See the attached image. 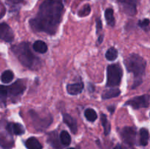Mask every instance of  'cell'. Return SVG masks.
Instances as JSON below:
<instances>
[{
  "label": "cell",
  "instance_id": "cell-1",
  "mask_svg": "<svg viewBox=\"0 0 150 149\" xmlns=\"http://www.w3.org/2000/svg\"><path fill=\"white\" fill-rule=\"evenodd\" d=\"M63 9L62 0H44L36 17L29 20L32 29L35 32L55 34L62 20Z\"/></svg>",
  "mask_w": 150,
  "mask_h": 149
},
{
  "label": "cell",
  "instance_id": "cell-2",
  "mask_svg": "<svg viewBox=\"0 0 150 149\" xmlns=\"http://www.w3.org/2000/svg\"><path fill=\"white\" fill-rule=\"evenodd\" d=\"M125 64L127 71L134 74L136 78L133 89L136 88L142 83V77L145 72L146 62L142 56L136 53L130 54L125 60Z\"/></svg>",
  "mask_w": 150,
  "mask_h": 149
},
{
  "label": "cell",
  "instance_id": "cell-3",
  "mask_svg": "<svg viewBox=\"0 0 150 149\" xmlns=\"http://www.w3.org/2000/svg\"><path fill=\"white\" fill-rule=\"evenodd\" d=\"M12 51L24 67L33 70L39 64V59L32 53L27 42H21L15 45L12 48Z\"/></svg>",
  "mask_w": 150,
  "mask_h": 149
},
{
  "label": "cell",
  "instance_id": "cell-4",
  "mask_svg": "<svg viewBox=\"0 0 150 149\" xmlns=\"http://www.w3.org/2000/svg\"><path fill=\"white\" fill-rule=\"evenodd\" d=\"M122 69L120 64H111L107 68V83L108 87L117 86L121 83L122 77Z\"/></svg>",
  "mask_w": 150,
  "mask_h": 149
},
{
  "label": "cell",
  "instance_id": "cell-5",
  "mask_svg": "<svg viewBox=\"0 0 150 149\" xmlns=\"http://www.w3.org/2000/svg\"><path fill=\"white\" fill-rule=\"evenodd\" d=\"M125 105H130L134 109L148 108L149 105V96L148 94H146L137 96V97H135L133 99L127 101Z\"/></svg>",
  "mask_w": 150,
  "mask_h": 149
},
{
  "label": "cell",
  "instance_id": "cell-6",
  "mask_svg": "<svg viewBox=\"0 0 150 149\" xmlns=\"http://www.w3.org/2000/svg\"><path fill=\"white\" fill-rule=\"evenodd\" d=\"M121 136L122 140L127 144L133 145L136 143V130L133 127H125L121 132Z\"/></svg>",
  "mask_w": 150,
  "mask_h": 149
},
{
  "label": "cell",
  "instance_id": "cell-7",
  "mask_svg": "<svg viewBox=\"0 0 150 149\" xmlns=\"http://www.w3.org/2000/svg\"><path fill=\"white\" fill-rule=\"evenodd\" d=\"M26 86L22 80H18L12 85L7 87V93L12 96H18L24 91Z\"/></svg>",
  "mask_w": 150,
  "mask_h": 149
},
{
  "label": "cell",
  "instance_id": "cell-8",
  "mask_svg": "<svg viewBox=\"0 0 150 149\" xmlns=\"http://www.w3.org/2000/svg\"><path fill=\"white\" fill-rule=\"evenodd\" d=\"M0 144L4 148H9L13 145V137L6 129V125L4 126V129L0 127Z\"/></svg>",
  "mask_w": 150,
  "mask_h": 149
},
{
  "label": "cell",
  "instance_id": "cell-9",
  "mask_svg": "<svg viewBox=\"0 0 150 149\" xmlns=\"http://www.w3.org/2000/svg\"><path fill=\"white\" fill-rule=\"evenodd\" d=\"M0 39L5 42H12L14 39L13 30L7 23H0Z\"/></svg>",
  "mask_w": 150,
  "mask_h": 149
},
{
  "label": "cell",
  "instance_id": "cell-10",
  "mask_svg": "<svg viewBox=\"0 0 150 149\" xmlns=\"http://www.w3.org/2000/svg\"><path fill=\"white\" fill-rule=\"evenodd\" d=\"M30 114L31 117L35 123V127H36L35 128H38V129H40V128H47L52 122L51 117H48V118H45V119H41L33 110L30 111Z\"/></svg>",
  "mask_w": 150,
  "mask_h": 149
},
{
  "label": "cell",
  "instance_id": "cell-11",
  "mask_svg": "<svg viewBox=\"0 0 150 149\" xmlns=\"http://www.w3.org/2000/svg\"><path fill=\"white\" fill-rule=\"evenodd\" d=\"M117 1L122 4L126 13L130 15L136 14V6L139 0H117Z\"/></svg>",
  "mask_w": 150,
  "mask_h": 149
},
{
  "label": "cell",
  "instance_id": "cell-12",
  "mask_svg": "<svg viewBox=\"0 0 150 149\" xmlns=\"http://www.w3.org/2000/svg\"><path fill=\"white\" fill-rule=\"evenodd\" d=\"M6 129L8 132L11 134L21 135V134H24L25 132V129L23 126L18 123H7Z\"/></svg>",
  "mask_w": 150,
  "mask_h": 149
},
{
  "label": "cell",
  "instance_id": "cell-13",
  "mask_svg": "<svg viewBox=\"0 0 150 149\" xmlns=\"http://www.w3.org/2000/svg\"><path fill=\"white\" fill-rule=\"evenodd\" d=\"M63 120H64V122L68 126L70 131H71L73 134H76L78 131V126L75 118H73V117H72L71 115H69V114H64V116H63Z\"/></svg>",
  "mask_w": 150,
  "mask_h": 149
},
{
  "label": "cell",
  "instance_id": "cell-14",
  "mask_svg": "<svg viewBox=\"0 0 150 149\" xmlns=\"http://www.w3.org/2000/svg\"><path fill=\"white\" fill-rule=\"evenodd\" d=\"M83 89V83H80L68 84L67 86V91L70 95H77L80 93Z\"/></svg>",
  "mask_w": 150,
  "mask_h": 149
},
{
  "label": "cell",
  "instance_id": "cell-15",
  "mask_svg": "<svg viewBox=\"0 0 150 149\" xmlns=\"http://www.w3.org/2000/svg\"><path fill=\"white\" fill-rule=\"evenodd\" d=\"M25 144L28 149H42V145L35 137H29Z\"/></svg>",
  "mask_w": 150,
  "mask_h": 149
},
{
  "label": "cell",
  "instance_id": "cell-16",
  "mask_svg": "<svg viewBox=\"0 0 150 149\" xmlns=\"http://www.w3.org/2000/svg\"><path fill=\"white\" fill-rule=\"evenodd\" d=\"M120 93H121V91L119 89H116V88L115 89H111L103 92V93L102 94V98L103 99H111V98L120 96Z\"/></svg>",
  "mask_w": 150,
  "mask_h": 149
},
{
  "label": "cell",
  "instance_id": "cell-17",
  "mask_svg": "<svg viewBox=\"0 0 150 149\" xmlns=\"http://www.w3.org/2000/svg\"><path fill=\"white\" fill-rule=\"evenodd\" d=\"M33 49L40 53H45L48 51V46L43 41L38 40L33 44Z\"/></svg>",
  "mask_w": 150,
  "mask_h": 149
},
{
  "label": "cell",
  "instance_id": "cell-18",
  "mask_svg": "<svg viewBox=\"0 0 150 149\" xmlns=\"http://www.w3.org/2000/svg\"><path fill=\"white\" fill-rule=\"evenodd\" d=\"M105 18L107 23L111 26H114L115 25V18L114 17V10L111 8H108L105 12Z\"/></svg>",
  "mask_w": 150,
  "mask_h": 149
},
{
  "label": "cell",
  "instance_id": "cell-19",
  "mask_svg": "<svg viewBox=\"0 0 150 149\" xmlns=\"http://www.w3.org/2000/svg\"><path fill=\"white\" fill-rule=\"evenodd\" d=\"M149 138V131L146 129L142 128L140 130V143L142 145L146 146L148 144Z\"/></svg>",
  "mask_w": 150,
  "mask_h": 149
},
{
  "label": "cell",
  "instance_id": "cell-20",
  "mask_svg": "<svg viewBox=\"0 0 150 149\" xmlns=\"http://www.w3.org/2000/svg\"><path fill=\"white\" fill-rule=\"evenodd\" d=\"M13 77H14V74H13V72L10 70H6L1 74V80L3 83H8L13 80Z\"/></svg>",
  "mask_w": 150,
  "mask_h": 149
},
{
  "label": "cell",
  "instance_id": "cell-21",
  "mask_svg": "<svg viewBox=\"0 0 150 149\" xmlns=\"http://www.w3.org/2000/svg\"><path fill=\"white\" fill-rule=\"evenodd\" d=\"M84 115L88 121H92V122L95 121L97 119V118H98V115H97L96 112L95 111V110L92 109V108L86 109L84 112Z\"/></svg>",
  "mask_w": 150,
  "mask_h": 149
},
{
  "label": "cell",
  "instance_id": "cell-22",
  "mask_svg": "<svg viewBox=\"0 0 150 149\" xmlns=\"http://www.w3.org/2000/svg\"><path fill=\"white\" fill-rule=\"evenodd\" d=\"M60 140L64 145H69L71 143V137L67 131H62L60 134Z\"/></svg>",
  "mask_w": 150,
  "mask_h": 149
},
{
  "label": "cell",
  "instance_id": "cell-23",
  "mask_svg": "<svg viewBox=\"0 0 150 149\" xmlns=\"http://www.w3.org/2000/svg\"><path fill=\"white\" fill-rule=\"evenodd\" d=\"M101 123H102V125L103 127L104 133H105V135H108L111 131V124L107 120L106 115H104V114L101 115Z\"/></svg>",
  "mask_w": 150,
  "mask_h": 149
},
{
  "label": "cell",
  "instance_id": "cell-24",
  "mask_svg": "<svg viewBox=\"0 0 150 149\" xmlns=\"http://www.w3.org/2000/svg\"><path fill=\"white\" fill-rule=\"evenodd\" d=\"M118 56V51L116 48H110L105 53V58L108 61H114Z\"/></svg>",
  "mask_w": 150,
  "mask_h": 149
},
{
  "label": "cell",
  "instance_id": "cell-25",
  "mask_svg": "<svg viewBox=\"0 0 150 149\" xmlns=\"http://www.w3.org/2000/svg\"><path fill=\"white\" fill-rule=\"evenodd\" d=\"M7 96H8V93H7V86H0V99L1 101L4 102H6L7 100Z\"/></svg>",
  "mask_w": 150,
  "mask_h": 149
},
{
  "label": "cell",
  "instance_id": "cell-26",
  "mask_svg": "<svg viewBox=\"0 0 150 149\" xmlns=\"http://www.w3.org/2000/svg\"><path fill=\"white\" fill-rule=\"evenodd\" d=\"M91 12V7L89 4H86L82 9H81L80 11L79 12V15L80 17H84V16L88 15Z\"/></svg>",
  "mask_w": 150,
  "mask_h": 149
},
{
  "label": "cell",
  "instance_id": "cell-27",
  "mask_svg": "<svg viewBox=\"0 0 150 149\" xmlns=\"http://www.w3.org/2000/svg\"><path fill=\"white\" fill-rule=\"evenodd\" d=\"M139 26H140L142 29H144V30H147V29H149V20L148 18H145L142 20H139Z\"/></svg>",
  "mask_w": 150,
  "mask_h": 149
},
{
  "label": "cell",
  "instance_id": "cell-28",
  "mask_svg": "<svg viewBox=\"0 0 150 149\" xmlns=\"http://www.w3.org/2000/svg\"><path fill=\"white\" fill-rule=\"evenodd\" d=\"M96 26H97V32H99L100 31L102 30V22H101V20L100 18L97 19L96 20Z\"/></svg>",
  "mask_w": 150,
  "mask_h": 149
},
{
  "label": "cell",
  "instance_id": "cell-29",
  "mask_svg": "<svg viewBox=\"0 0 150 149\" xmlns=\"http://www.w3.org/2000/svg\"><path fill=\"white\" fill-rule=\"evenodd\" d=\"M7 1L11 4H18L21 3L23 0H7Z\"/></svg>",
  "mask_w": 150,
  "mask_h": 149
},
{
  "label": "cell",
  "instance_id": "cell-30",
  "mask_svg": "<svg viewBox=\"0 0 150 149\" xmlns=\"http://www.w3.org/2000/svg\"><path fill=\"white\" fill-rule=\"evenodd\" d=\"M103 35H100L98 38V43L100 44L103 42Z\"/></svg>",
  "mask_w": 150,
  "mask_h": 149
},
{
  "label": "cell",
  "instance_id": "cell-31",
  "mask_svg": "<svg viewBox=\"0 0 150 149\" xmlns=\"http://www.w3.org/2000/svg\"><path fill=\"white\" fill-rule=\"evenodd\" d=\"M114 149H122V146L120 145H117L116 146Z\"/></svg>",
  "mask_w": 150,
  "mask_h": 149
},
{
  "label": "cell",
  "instance_id": "cell-32",
  "mask_svg": "<svg viewBox=\"0 0 150 149\" xmlns=\"http://www.w3.org/2000/svg\"><path fill=\"white\" fill-rule=\"evenodd\" d=\"M114 108H108V110H110V111H111V112H114Z\"/></svg>",
  "mask_w": 150,
  "mask_h": 149
},
{
  "label": "cell",
  "instance_id": "cell-33",
  "mask_svg": "<svg viewBox=\"0 0 150 149\" xmlns=\"http://www.w3.org/2000/svg\"><path fill=\"white\" fill-rule=\"evenodd\" d=\"M67 149H75V148H67Z\"/></svg>",
  "mask_w": 150,
  "mask_h": 149
}]
</instances>
